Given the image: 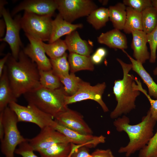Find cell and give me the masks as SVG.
Returning a JSON list of instances; mask_svg holds the SVG:
<instances>
[{"label": "cell", "mask_w": 157, "mask_h": 157, "mask_svg": "<svg viewBox=\"0 0 157 157\" xmlns=\"http://www.w3.org/2000/svg\"><path fill=\"white\" fill-rule=\"evenodd\" d=\"M10 83L17 99L42 86L37 65L21 50L17 60L11 54L6 65Z\"/></svg>", "instance_id": "6da1fadb"}, {"label": "cell", "mask_w": 157, "mask_h": 157, "mask_svg": "<svg viewBox=\"0 0 157 157\" xmlns=\"http://www.w3.org/2000/svg\"><path fill=\"white\" fill-rule=\"evenodd\" d=\"M156 122L151 117L149 110L147 115L143 117L141 122L136 124H130L129 118L125 115L116 119L113 124L116 130L119 132H125L129 139L128 144L121 147L118 152L129 157L143 149L154 135V129Z\"/></svg>", "instance_id": "7a4b0ae2"}, {"label": "cell", "mask_w": 157, "mask_h": 157, "mask_svg": "<svg viewBox=\"0 0 157 157\" xmlns=\"http://www.w3.org/2000/svg\"><path fill=\"white\" fill-rule=\"evenodd\" d=\"M117 60L122 67L123 77L115 80L114 83L113 92L117 104L110 113V117L112 119H116L135 109L136 99L140 94V92L134 88L135 77L129 74L132 69L131 64L125 63L119 58Z\"/></svg>", "instance_id": "3957f363"}, {"label": "cell", "mask_w": 157, "mask_h": 157, "mask_svg": "<svg viewBox=\"0 0 157 157\" xmlns=\"http://www.w3.org/2000/svg\"><path fill=\"white\" fill-rule=\"evenodd\" d=\"M23 95L28 104L34 105L54 118L68 108L65 103V97L66 95L63 86L55 90L41 86Z\"/></svg>", "instance_id": "277c9868"}, {"label": "cell", "mask_w": 157, "mask_h": 157, "mask_svg": "<svg viewBox=\"0 0 157 157\" xmlns=\"http://www.w3.org/2000/svg\"><path fill=\"white\" fill-rule=\"evenodd\" d=\"M4 126L3 138L1 141V150L5 157H14L16 147L27 140L20 134L17 126V117L8 106L0 112Z\"/></svg>", "instance_id": "5b68a950"}, {"label": "cell", "mask_w": 157, "mask_h": 157, "mask_svg": "<svg viewBox=\"0 0 157 157\" xmlns=\"http://www.w3.org/2000/svg\"><path fill=\"white\" fill-rule=\"evenodd\" d=\"M52 17L24 11L21 18V28L25 34L32 36L43 42L49 41L51 31Z\"/></svg>", "instance_id": "8992f818"}, {"label": "cell", "mask_w": 157, "mask_h": 157, "mask_svg": "<svg viewBox=\"0 0 157 157\" xmlns=\"http://www.w3.org/2000/svg\"><path fill=\"white\" fill-rule=\"evenodd\" d=\"M57 9L64 20L72 23L76 19L89 15L98 8L91 0H56Z\"/></svg>", "instance_id": "52a82bcc"}, {"label": "cell", "mask_w": 157, "mask_h": 157, "mask_svg": "<svg viewBox=\"0 0 157 157\" xmlns=\"http://www.w3.org/2000/svg\"><path fill=\"white\" fill-rule=\"evenodd\" d=\"M8 106L17 115L18 122H27L35 124L42 129L51 126L53 117L40 110L33 105L27 106L20 105L17 102L10 103Z\"/></svg>", "instance_id": "ba28073f"}, {"label": "cell", "mask_w": 157, "mask_h": 157, "mask_svg": "<svg viewBox=\"0 0 157 157\" xmlns=\"http://www.w3.org/2000/svg\"><path fill=\"white\" fill-rule=\"evenodd\" d=\"M0 17L3 16L6 26V31L4 37L0 39L1 41L7 43L10 47L12 56L17 60L22 47V44L19 36V31L21 28V16L17 15L13 19L9 11L5 8L0 11Z\"/></svg>", "instance_id": "9c48e42d"}, {"label": "cell", "mask_w": 157, "mask_h": 157, "mask_svg": "<svg viewBox=\"0 0 157 157\" xmlns=\"http://www.w3.org/2000/svg\"><path fill=\"white\" fill-rule=\"evenodd\" d=\"M106 87V85L104 82L92 86L89 83L82 80L78 90L74 94L65 96V104L67 106L83 100L91 99L97 102L104 112H107L109 109L102 99V96Z\"/></svg>", "instance_id": "30bf717a"}, {"label": "cell", "mask_w": 157, "mask_h": 157, "mask_svg": "<svg viewBox=\"0 0 157 157\" xmlns=\"http://www.w3.org/2000/svg\"><path fill=\"white\" fill-rule=\"evenodd\" d=\"M28 141L34 151L38 152L57 143L71 142L64 135L51 126L41 129L37 135L31 139H28Z\"/></svg>", "instance_id": "8fae6325"}, {"label": "cell", "mask_w": 157, "mask_h": 157, "mask_svg": "<svg viewBox=\"0 0 157 157\" xmlns=\"http://www.w3.org/2000/svg\"><path fill=\"white\" fill-rule=\"evenodd\" d=\"M57 8L56 0H25L14 8L11 15L12 17L24 10L39 15L53 16Z\"/></svg>", "instance_id": "7c38bea8"}, {"label": "cell", "mask_w": 157, "mask_h": 157, "mask_svg": "<svg viewBox=\"0 0 157 157\" xmlns=\"http://www.w3.org/2000/svg\"><path fill=\"white\" fill-rule=\"evenodd\" d=\"M54 119L56 121L60 124L80 134L92 135L93 133L84 120L82 115L69 108Z\"/></svg>", "instance_id": "4fadbf2b"}, {"label": "cell", "mask_w": 157, "mask_h": 157, "mask_svg": "<svg viewBox=\"0 0 157 157\" xmlns=\"http://www.w3.org/2000/svg\"><path fill=\"white\" fill-rule=\"evenodd\" d=\"M30 43L24 48V53L35 63L39 69L47 71L52 69L50 59L46 56L40 40L31 35L25 34Z\"/></svg>", "instance_id": "5bb4252c"}, {"label": "cell", "mask_w": 157, "mask_h": 157, "mask_svg": "<svg viewBox=\"0 0 157 157\" xmlns=\"http://www.w3.org/2000/svg\"><path fill=\"white\" fill-rule=\"evenodd\" d=\"M132 40L131 44L135 59L142 64L149 60L150 54L148 51L147 34L143 31H135L131 33Z\"/></svg>", "instance_id": "9a60e30c"}, {"label": "cell", "mask_w": 157, "mask_h": 157, "mask_svg": "<svg viewBox=\"0 0 157 157\" xmlns=\"http://www.w3.org/2000/svg\"><path fill=\"white\" fill-rule=\"evenodd\" d=\"M64 40L69 52L89 56L93 51L92 42L82 39L76 30L67 35Z\"/></svg>", "instance_id": "2e32d148"}, {"label": "cell", "mask_w": 157, "mask_h": 157, "mask_svg": "<svg viewBox=\"0 0 157 157\" xmlns=\"http://www.w3.org/2000/svg\"><path fill=\"white\" fill-rule=\"evenodd\" d=\"M83 27L82 24H72L63 18L58 13L52 23V29L49 43L53 42L63 36L69 34L78 28Z\"/></svg>", "instance_id": "e0dca14e"}, {"label": "cell", "mask_w": 157, "mask_h": 157, "mask_svg": "<svg viewBox=\"0 0 157 157\" xmlns=\"http://www.w3.org/2000/svg\"><path fill=\"white\" fill-rule=\"evenodd\" d=\"M98 42L110 48L124 50L128 48L126 35L120 30L114 28L106 33H102L98 37Z\"/></svg>", "instance_id": "ac0fdd59"}, {"label": "cell", "mask_w": 157, "mask_h": 157, "mask_svg": "<svg viewBox=\"0 0 157 157\" xmlns=\"http://www.w3.org/2000/svg\"><path fill=\"white\" fill-rule=\"evenodd\" d=\"M122 51L131 61L132 69L139 76L147 86L148 90V94L150 97H153L157 99V84L144 67L143 64L132 58L124 50Z\"/></svg>", "instance_id": "d6986e66"}, {"label": "cell", "mask_w": 157, "mask_h": 157, "mask_svg": "<svg viewBox=\"0 0 157 157\" xmlns=\"http://www.w3.org/2000/svg\"><path fill=\"white\" fill-rule=\"evenodd\" d=\"M17 99L11 88L5 65L2 74L0 77V112L8 107L10 103L17 102Z\"/></svg>", "instance_id": "ffe728a7"}, {"label": "cell", "mask_w": 157, "mask_h": 157, "mask_svg": "<svg viewBox=\"0 0 157 157\" xmlns=\"http://www.w3.org/2000/svg\"><path fill=\"white\" fill-rule=\"evenodd\" d=\"M68 58L71 73L82 70L92 71L94 69V64L92 61L91 56L69 52Z\"/></svg>", "instance_id": "44dd1931"}, {"label": "cell", "mask_w": 157, "mask_h": 157, "mask_svg": "<svg viewBox=\"0 0 157 157\" xmlns=\"http://www.w3.org/2000/svg\"><path fill=\"white\" fill-rule=\"evenodd\" d=\"M126 8L123 3L119 2L108 8L109 19L114 28L123 29L126 17Z\"/></svg>", "instance_id": "7402d4cb"}, {"label": "cell", "mask_w": 157, "mask_h": 157, "mask_svg": "<svg viewBox=\"0 0 157 157\" xmlns=\"http://www.w3.org/2000/svg\"><path fill=\"white\" fill-rule=\"evenodd\" d=\"M74 144L71 142H60L38 152L41 157H67L70 154Z\"/></svg>", "instance_id": "603a6c76"}, {"label": "cell", "mask_w": 157, "mask_h": 157, "mask_svg": "<svg viewBox=\"0 0 157 157\" xmlns=\"http://www.w3.org/2000/svg\"><path fill=\"white\" fill-rule=\"evenodd\" d=\"M126 17L123 30L126 34L131 33L134 31H143L141 13L129 7H126Z\"/></svg>", "instance_id": "cb8c5ba5"}, {"label": "cell", "mask_w": 157, "mask_h": 157, "mask_svg": "<svg viewBox=\"0 0 157 157\" xmlns=\"http://www.w3.org/2000/svg\"><path fill=\"white\" fill-rule=\"evenodd\" d=\"M109 20L108 8L103 7L93 10L87 18V22L96 30L105 26Z\"/></svg>", "instance_id": "d4e9b609"}, {"label": "cell", "mask_w": 157, "mask_h": 157, "mask_svg": "<svg viewBox=\"0 0 157 157\" xmlns=\"http://www.w3.org/2000/svg\"><path fill=\"white\" fill-rule=\"evenodd\" d=\"M46 53L50 59H53L63 56L67 50V47L64 40L60 38L51 43L46 44L40 40Z\"/></svg>", "instance_id": "484cf974"}, {"label": "cell", "mask_w": 157, "mask_h": 157, "mask_svg": "<svg viewBox=\"0 0 157 157\" xmlns=\"http://www.w3.org/2000/svg\"><path fill=\"white\" fill-rule=\"evenodd\" d=\"M40 81L41 86L46 88L55 90L63 85L59 77L51 69L47 71L39 69Z\"/></svg>", "instance_id": "4316f807"}, {"label": "cell", "mask_w": 157, "mask_h": 157, "mask_svg": "<svg viewBox=\"0 0 157 157\" xmlns=\"http://www.w3.org/2000/svg\"><path fill=\"white\" fill-rule=\"evenodd\" d=\"M141 14L143 31L147 34L151 33L157 25V11L151 7L143 10Z\"/></svg>", "instance_id": "83f0119b"}, {"label": "cell", "mask_w": 157, "mask_h": 157, "mask_svg": "<svg viewBox=\"0 0 157 157\" xmlns=\"http://www.w3.org/2000/svg\"><path fill=\"white\" fill-rule=\"evenodd\" d=\"M59 78L61 83L64 85L63 87L65 93L67 96H72L77 92L82 80L73 73Z\"/></svg>", "instance_id": "f1b7e54d"}, {"label": "cell", "mask_w": 157, "mask_h": 157, "mask_svg": "<svg viewBox=\"0 0 157 157\" xmlns=\"http://www.w3.org/2000/svg\"><path fill=\"white\" fill-rule=\"evenodd\" d=\"M66 52L62 56L55 59H50L52 69L59 78L69 74L70 66Z\"/></svg>", "instance_id": "f546056e"}, {"label": "cell", "mask_w": 157, "mask_h": 157, "mask_svg": "<svg viewBox=\"0 0 157 157\" xmlns=\"http://www.w3.org/2000/svg\"><path fill=\"white\" fill-rule=\"evenodd\" d=\"M138 157H157V130L147 144L140 151Z\"/></svg>", "instance_id": "4dcf8cb0"}, {"label": "cell", "mask_w": 157, "mask_h": 157, "mask_svg": "<svg viewBox=\"0 0 157 157\" xmlns=\"http://www.w3.org/2000/svg\"><path fill=\"white\" fill-rule=\"evenodd\" d=\"M136 83L134 85L135 90L143 93L147 98L150 104L149 111L151 117L156 122L157 121V99H152L147 93V91L142 87L141 83L137 78L135 77Z\"/></svg>", "instance_id": "1f68e13d"}, {"label": "cell", "mask_w": 157, "mask_h": 157, "mask_svg": "<svg viewBox=\"0 0 157 157\" xmlns=\"http://www.w3.org/2000/svg\"><path fill=\"white\" fill-rule=\"evenodd\" d=\"M147 42L149 43L150 50L149 62L154 63L156 62L157 48V25L150 33L147 34Z\"/></svg>", "instance_id": "d6a6232c"}, {"label": "cell", "mask_w": 157, "mask_h": 157, "mask_svg": "<svg viewBox=\"0 0 157 157\" xmlns=\"http://www.w3.org/2000/svg\"><path fill=\"white\" fill-rule=\"evenodd\" d=\"M123 3L140 13L148 8L153 7L151 0H124Z\"/></svg>", "instance_id": "836d02e7"}, {"label": "cell", "mask_w": 157, "mask_h": 157, "mask_svg": "<svg viewBox=\"0 0 157 157\" xmlns=\"http://www.w3.org/2000/svg\"><path fill=\"white\" fill-rule=\"evenodd\" d=\"M15 151V153L22 157H38L34 153L32 147L28 141H24L18 146Z\"/></svg>", "instance_id": "e575fe53"}, {"label": "cell", "mask_w": 157, "mask_h": 157, "mask_svg": "<svg viewBox=\"0 0 157 157\" xmlns=\"http://www.w3.org/2000/svg\"><path fill=\"white\" fill-rule=\"evenodd\" d=\"M106 50L102 47L97 49L95 52L91 56V58L94 64L100 63L106 55Z\"/></svg>", "instance_id": "d590c367"}, {"label": "cell", "mask_w": 157, "mask_h": 157, "mask_svg": "<svg viewBox=\"0 0 157 157\" xmlns=\"http://www.w3.org/2000/svg\"><path fill=\"white\" fill-rule=\"evenodd\" d=\"M90 154L87 148L81 147L77 148L75 150L73 148L70 157H88Z\"/></svg>", "instance_id": "8d00e7d4"}, {"label": "cell", "mask_w": 157, "mask_h": 157, "mask_svg": "<svg viewBox=\"0 0 157 157\" xmlns=\"http://www.w3.org/2000/svg\"><path fill=\"white\" fill-rule=\"evenodd\" d=\"M92 157H115L109 149L104 150L97 149L91 154Z\"/></svg>", "instance_id": "74e56055"}, {"label": "cell", "mask_w": 157, "mask_h": 157, "mask_svg": "<svg viewBox=\"0 0 157 157\" xmlns=\"http://www.w3.org/2000/svg\"><path fill=\"white\" fill-rule=\"evenodd\" d=\"M11 55V53H8L0 60V77L2 74L4 67Z\"/></svg>", "instance_id": "f35d334b"}, {"label": "cell", "mask_w": 157, "mask_h": 157, "mask_svg": "<svg viewBox=\"0 0 157 157\" xmlns=\"http://www.w3.org/2000/svg\"><path fill=\"white\" fill-rule=\"evenodd\" d=\"M6 28V24L4 19L0 20V38H2L4 34L5 30Z\"/></svg>", "instance_id": "ab89813d"}, {"label": "cell", "mask_w": 157, "mask_h": 157, "mask_svg": "<svg viewBox=\"0 0 157 157\" xmlns=\"http://www.w3.org/2000/svg\"><path fill=\"white\" fill-rule=\"evenodd\" d=\"M4 129L2 117L0 114V141L3 139L4 135Z\"/></svg>", "instance_id": "60d3db41"}, {"label": "cell", "mask_w": 157, "mask_h": 157, "mask_svg": "<svg viewBox=\"0 0 157 157\" xmlns=\"http://www.w3.org/2000/svg\"><path fill=\"white\" fill-rule=\"evenodd\" d=\"M6 1L4 0H0V11L4 8V5L6 4Z\"/></svg>", "instance_id": "b9f144b4"}, {"label": "cell", "mask_w": 157, "mask_h": 157, "mask_svg": "<svg viewBox=\"0 0 157 157\" xmlns=\"http://www.w3.org/2000/svg\"><path fill=\"white\" fill-rule=\"evenodd\" d=\"M152 5L157 11V0H152Z\"/></svg>", "instance_id": "7bdbcfd3"}, {"label": "cell", "mask_w": 157, "mask_h": 157, "mask_svg": "<svg viewBox=\"0 0 157 157\" xmlns=\"http://www.w3.org/2000/svg\"><path fill=\"white\" fill-rule=\"evenodd\" d=\"M99 1L103 5H106L108 4V0H100Z\"/></svg>", "instance_id": "ee69618b"}, {"label": "cell", "mask_w": 157, "mask_h": 157, "mask_svg": "<svg viewBox=\"0 0 157 157\" xmlns=\"http://www.w3.org/2000/svg\"><path fill=\"white\" fill-rule=\"evenodd\" d=\"M153 74L154 75L157 76V67L154 70L153 72Z\"/></svg>", "instance_id": "f6af8a7d"}, {"label": "cell", "mask_w": 157, "mask_h": 157, "mask_svg": "<svg viewBox=\"0 0 157 157\" xmlns=\"http://www.w3.org/2000/svg\"><path fill=\"white\" fill-rule=\"evenodd\" d=\"M70 155L68 156L67 157H70Z\"/></svg>", "instance_id": "bcb514c9"}]
</instances>
